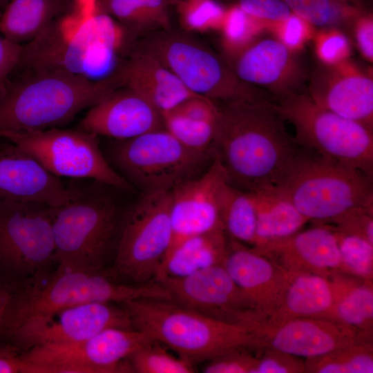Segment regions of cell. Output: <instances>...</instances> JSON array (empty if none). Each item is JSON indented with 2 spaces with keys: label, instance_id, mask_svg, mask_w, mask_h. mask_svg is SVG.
I'll return each instance as SVG.
<instances>
[{
  "label": "cell",
  "instance_id": "6da1fadb",
  "mask_svg": "<svg viewBox=\"0 0 373 373\" xmlns=\"http://www.w3.org/2000/svg\"><path fill=\"white\" fill-rule=\"evenodd\" d=\"M136 40L99 0H75L70 11L22 45L11 75L60 71L117 84V71Z\"/></svg>",
  "mask_w": 373,
  "mask_h": 373
},
{
  "label": "cell",
  "instance_id": "7a4b0ae2",
  "mask_svg": "<svg viewBox=\"0 0 373 373\" xmlns=\"http://www.w3.org/2000/svg\"><path fill=\"white\" fill-rule=\"evenodd\" d=\"M217 106L214 157L229 183L247 191L276 186L300 146L288 133L285 120L270 98L241 99Z\"/></svg>",
  "mask_w": 373,
  "mask_h": 373
},
{
  "label": "cell",
  "instance_id": "3957f363",
  "mask_svg": "<svg viewBox=\"0 0 373 373\" xmlns=\"http://www.w3.org/2000/svg\"><path fill=\"white\" fill-rule=\"evenodd\" d=\"M123 305L133 328L193 365L236 349L264 347L262 327L213 318L175 301L140 298Z\"/></svg>",
  "mask_w": 373,
  "mask_h": 373
},
{
  "label": "cell",
  "instance_id": "277c9868",
  "mask_svg": "<svg viewBox=\"0 0 373 373\" xmlns=\"http://www.w3.org/2000/svg\"><path fill=\"white\" fill-rule=\"evenodd\" d=\"M117 88L113 82L66 72L16 74L0 94V132L57 128Z\"/></svg>",
  "mask_w": 373,
  "mask_h": 373
},
{
  "label": "cell",
  "instance_id": "5b68a950",
  "mask_svg": "<svg viewBox=\"0 0 373 373\" xmlns=\"http://www.w3.org/2000/svg\"><path fill=\"white\" fill-rule=\"evenodd\" d=\"M373 175L300 146L276 186L309 221L319 224L356 207L373 205Z\"/></svg>",
  "mask_w": 373,
  "mask_h": 373
},
{
  "label": "cell",
  "instance_id": "8992f818",
  "mask_svg": "<svg viewBox=\"0 0 373 373\" xmlns=\"http://www.w3.org/2000/svg\"><path fill=\"white\" fill-rule=\"evenodd\" d=\"M32 283L14 289L2 324L24 317L90 302L124 303L134 299L173 300L160 283L143 285L119 282L102 270H85L58 265L51 275L34 276ZM1 324V325H2Z\"/></svg>",
  "mask_w": 373,
  "mask_h": 373
},
{
  "label": "cell",
  "instance_id": "52a82bcc",
  "mask_svg": "<svg viewBox=\"0 0 373 373\" xmlns=\"http://www.w3.org/2000/svg\"><path fill=\"white\" fill-rule=\"evenodd\" d=\"M135 47L158 59L193 94L216 103L267 97L265 92L240 81L220 54L184 30L149 33Z\"/></svg>",
  "mask_w": 373,
  "mask_h": 373
},
{
  "label": "cell",
  "instance_id": "ba28073f",
  "mask_svg": "<svg viewBox=\"0 0 373 373\" xmlns=\"http://www.w3.org/2000/svg\"><path fill=\"white\" fill-rule=\"evenodd\" d=\"M305 148L373 175V129L317 104L307 91L270 98Z\"/></svg>",
  "mask_w": 373,
  "mask_h": 373
},
{
  "label": "cell",
  "instance_id": "9c48e42d",
  "mask_svg": "<svg viewBox=\"0 0 373 373\" xmlns=\"http://www.w3.org/2000/svg\"><path fill=\"white\" fill-rule=\"evenodd\" d=\"M117 225L111 198L75 188L69 201L53 208V261L64 267L102 270Z\"/></svg>",
  "mask_w": 373,
  "mask_h": 373
},
{
  "label": "cell",
  "instance_id": "30bf717a",
  "mask_svg": "<svg viewBox=\"0 0 373 373\" xmlns=\"http://www.w3.org/2000/svg\"><path fill=\"white\" fill-rule=\"evenodd\" d=\"M117 142L113 160L142 193L169 191L203 172L214 159L185 146L164 128Z\"/></svg>",
  "mask_w": 373,
  "mask_h": 373
},
{
  "label": "cell",
  "instance_id": "8fae6325",
  "mask_svg": "<svg viewBox=\"0 0 373 373\" xmlns=\"http://www.w3.org/2000/svg\"><path fill=\"white\" fill-rule=\"evenodd\" d=\"M171 239L170 191L142 193L126 216L110 274L134 285L155 281Z\"/></svg>",
  "mask_w": 373,
  "mask_h": 373
},
{
  "label": "cell",
  "instance_id": "7c38bea8",
  "mask_svg": "<svg viewBox=\"0 0 373 373\" xmlns=\"http://www.w3.org/2000/svg\"><path fill=\"white\" fill-rule=\"evenodd\" d=\"M8 140L57 177L91 179L122 190L131 184L104 157L98 136L77 129L58 127L31 131H1Z\"/></svg>",
  "mask_w": 373,
  "mask_h": 373
},
{
  "label": "cell",
  "instance_id": "4fadbf2b",
  "mask_svg": "<svg viewBox=\"0 0 373 373\" xmlns=\"http://www.w3.org/2000/svg\"><path fill=\"white\" fill-rule=\"evenodd\" d=\"M153 341L135 328L109 327L78 342L32 347L23 358L30 373L133 372L128 358Z\"/></svg>",
  "mask_w": 373,
  "mask_h": 373
},
{
  "label": "cell",
  "instance_id": "5bb4252c",
  "mask_svg": "<svg viewBox=\"0 0 373 373\" xmlns=\"http://www.w3.org/2000/svg\"><path fill=\"white\" fill-rule=\"evenodd\" d=\"M109 327L133 328L130 315L113 303L90 302L30 315L3 323L0 334L26 350L72 343Z\"/></svg>",
  "mask_w": 373,
  "mask_h": 373
},
{
  "label": "cell",
  "instance_id": "9a60e30c",
  "mask_svg": "<svg viewBox=\"0 0 373 373\" xmlns=\"http://www.w3.org/2000/svg\"><path fill=\"white\" fill-rule=\"evenodd\" d=\"M53 208L40 202L0 200V269L36 276L53 261Z\"/></svg>",
  "mask_w": 373,
  "mask_h": 373
},
{
  "label": "cell",
  "instance_id": "2e32d148",
  "mask_svg": "<svg viewBox=\"0 0 373 373\" xmlns=\"http://www.w3.org/2000/svg\"><path fill=\"white\" fill-rule=\"evenodd\" d=\"M160 283L173 301L218 320L260 327L256 308L231 278L223 265L211 266L183 277L165 276Z\"/></svg>",
  "mask_w": 373,
  "mask_h": 373
},
{
  "label": "cell",
  "instance_id": "e0dca14e",
  "mask_svg": "<svg viewBox=\"0 0 373 373\" xmlns=\"http://www.w3.org/2000/svg\"><path fill=\"white\" fill-rule=\"evenodd\" d=\"M229 183L225 169L214 157L203 172L170 191L172 239L164 259L178 245L191 237L224 230L222 202Z\"/></svg>",
  "mask_w": 373,
  "mask_h": 373
},
{
  "label": "cell",
  "instance_id": "ac0fdd59",
  "mask_svg": "<svg viewBox=\"0 0 373 373\" xmlns=\"http://www.w3.org/2000/svg\"><path fill=\"white\" fill-rule=\"evenodd\" d=\"M225 59L240 81L267 93L271 98L303 90L308 79L296 51L277 37H255Z\"/></svg>",
  "mask_w": 373,
  "mask_h": 373
},
{
  "label": "cell",
  "instance_id": "d6986e66",
  "mask_svg": "<svg viewBox=\"0 0 373 373\" xmlns=\"http://www.w3.org/2000/svg\"><path fill=\"white\" fill-rule=\"evenodd\" d=\"M308 76L307 93L321 106L373 129L372 75L349 59L320 63Z\"/></svg>",
  "mask_w": 373,
  "mask_h": 373
},
{
  "label": "cell",
  "instance_id": "ffe728a7",
  "mask_svg": "<svg viewBox=\"0 0 373 373\" xmlns=\"http://www.w3.org/2000/svg\"><path fill=\"white\" fill-rule=\"evenodd\" d=\"M223 266L254 304L263 324L280 305L298 274L230 238Z\"/></svg>",
  "mask_w": 373,
  "mask_h": 373
},
{
  "label": "cell",
  "instance_id": "44dd1931",
  "mask_svg": "<svg viewBox=\"0 0 373 373\" xmlns=\"http://www.w3.org/2000/svg\"><path fill=\"white\" fill-rule=\"evenodd\" d=\"M162 114L137 93L119 87L91 106L77 128L115 139L134 138L163 128Z\"/></svg>",
  "mask_w": 373,
  "mask_h": 373
},
{
  "label": "cell",
  "instance_id": "7402d4cb",
  "mask_svg": "<svg viewBox=\"0 0 373 373\" xmlns=\"http://www.w3.org/2000/svg\"><path fill=\"white\" fill-rule=\"evenodd\" d=\"M74 189L15 144H0V200L36 201L58 207L71 199Z\"/></svg>",
  "mask_w": 373,
  "mask_h": 373
},
{
  "label": "cell",
  "instance_id": "603a6c76",
  "mask_svg": "<svg viewBox=\"0 0 373 373\" xmlns=\"http://www.w3.org/2000/svg\"><path fill=\"white\" fill-rule=\"evenodd\" d=\"M254 250L291 272L326 278L336 271L344 273L336 236L325 224L300 230L286 239Z\"/></svg>",
  "mask_w": 373,
  "mask_h": 373
},
{
  "label": "cell",
  "instance_id": "cb8c5ba5",
  "mask_svg": "<svg viewBox=\"0 0 373 373\" xmlns=\"http://www.w3.org/2000/svg\"><path fill=\"white\" fill-rule=\"evenodd\" d=\"M263 334L264 347L305 358L364 341L356 329L323 318L291 319L275 327L263 328Z\"/></svg>",
  "mask_w": 373,
  "mask_h": 373
},
{
  "label": "cell",
  "instance_id": "d4e9b609",
  "mask_svg": "<svg viewBox=\"0 0 373 373\" xmlns=\"http://www.w3.org/2000/svg\"><path fill=\"white\" fill-rule=\"evenodd\" d=\"M116 80L119 87L137 93L162 115L198 96L189 91L158 59L135 46L119 66Z\"/></svg>",
  "mask_w": 373,
  "mask_h": 373
},
{
  "label": "cell",
  "instance_id": "484cf974",
  "mask_svg": "<svg viewBox=\"0 0 373 373\" xmlns=\"http://www.w3.org/2000/svg\"><path fill=\"white\" fill-rule=\"evenodd\" d=\"M334 299L333 286L329 278L298 273L280 305L263 324V328L275 327L297 318L331 319Z\"/></svg>",
  "mask_w": 373,
  "mask_h": 373
},
{
  "label": "cell",
  "instance_id": "4316f807",
  "mask_svg": "<svg viewBox=\"0 0 373 373\" xmlns=\"http://www.w3.org/2000/svg\"><path fill=\"white\" fill-rule=\"evenodd\" d=\"M256 207V229L251 248L258 250L286 239L303 229L309 220L278 188L253 191Z\"/></svg>",
  "mask_w": 373,
  "mask_h": 373
},
{
  "label": "cell",
  "instance_id": "83f0119b",
  "mask_svg": "<svg viewBox=\"0 0 373 373\" xmlns=\"http://www.w3.org/2000/svg\"><path fill=\"white\" fill-rule=\"evenodd\" d=\"M75 0H10L0 14V35L24 45L70 11Z\"/></svg>",
  "mask_w": 373,
  "mask_h": 373
},
{
  "label": "cell",
  "instance_id": "f1b7e54d",
  "mask_svg": "<svg viewBox=\"0 0 373 373\" xmlns=\"http://www.w3.org/2000/svg\"><path fill=\"white\" fill-rule=\"evenodd\" d=\"M334 289L331 320L356 329L364 341L372 342V281L341 271L328 277Z\"/></svg>",
  "mask_w": 373,
  "mask_h": 373
},
{
  "label": "cell",
  "instance_id": "f546056e",
  "mask_svg": "<svg viewBox=\"0 0 373 373\" xmlns=\"http://www.w3.org/2000/svg\"><path fill=\"white\" fill-rule=\"evenodd\" d=\"M227 237L224 230L219 229L184 240L164 260L155 281L165 276L183 277L223 265L228 249Z\"/></svg>",
  "mask_w": 373,
  "mask_h": 373
},
{
  "label": "cell",
  "instance_id": "4dcf8cb0",
  "mask_svg": "<svg viewBox=\"0 0 373 373\" xmlns=\"http://www.w3.org/2000/svg\"><path fill=\"white\" fill-rule=\"evenodd\" d=\"M101 9L136 39L171 28L173 0H99Z\"/></svg>",
  "mask_w": 373,
  "mask_h": 373
},
{
  "label": "cell",
  "instance_id": "1f68e13d",
  "mask_svg": "<svg viewBox=\"0 0 373 373\" xmlns=\"http://www.w3.org/2000/svg\"><path fill=\"white\" fill-rule=\"evenodd\" d=\"M291 11L312 26L350 30L356 19L370 11L365 0H283Z\"/></svg>",
  "mask_w": 373,
  "mask_h": 373
},
{
  "label": "cell",
  "instance_id": "d6a6232c",
  "mask_svg": "<svg viewBox=\"0 0 373 373\" xmlns=\"http://www.w3.org/2000/svg\"><path fill=\"white\" fill-rule=\"evenodd\" d=\"M222 220L230 239L252 246L256 229L254 192L241 190L229 183L222 198Z\"/></svg>",
  "mask_w": 373,
  "mask_h": 373
},
{
  "label": "cell",
  "instance_id": "836d02e7",
  "mask_svg": "<svg viewBox=\"0 0 373 373\" xmlns=\"http://www.w3.org/2000/svg\"><path fill=\"white\" fill-rule=\"evenodd\" d=\"M308 373H372V342L358 341L352 345L305 361Z\"/></svg>",
  "mask_w": 373,
  "mask_h": 373
},
{
  "label": "cell",
  "instance_id": "e575fe53",
  "mask_svg": "<svg viewBox=\"0 0 373 373\" xmlns=\"http://www.w3.org/2000/svg\"><path fill=\"white\" fill-rule=\"evenodd\" d=\"M162 115L164 128L183 145L214 156L217 122L190 119L172 111Z\"/></svg>",
  "mask_w": 373,
  "mask_h": 373
},
{
  "label": "cell",
  "instance_id": "d590c367",
  "mask_svg": "<svg viewBox=\"0 0 373 373\" xmlns=\"http://www.w3.org/2000/svg\"><path fill=\"white\" fill-rule=\"evenodd\" d=\"M183 30L189 33L219 31L227 6L219 0H173Z\"/></svg>",
  "mask_w": 373,
  "mask_h": 373
},
{
  "label": "cell",
  "instance_id": "8d00e7d4",
  "mask_svg": "<svg viewBox=\"0 0 373 373\" xmlns=\"http://www.w3.org/2000/svg\"><path fill=\"white\" fill-rule=\"evenodd\" d=\"M133 372L191 373L194 365L178 355L171 354L160 343L153 341L128 358Z\"/></svg>",
  "mask_w": 373,
  "mask_h": 373
},
{
  "label": "cell",
  "instance_id": "74e56055",
  "mask_svg": "<svg viewBox=\"0 0 373 373\" xmlns=\"http://www.w3.org/2000/svg\"><path fill=\"white\" fill-rule=\"evenodd\" d=\"M332 230L337 240L343 272L372 281L373 244L363 238Z\"/></svg>",
  "mask_w": 373,
  "mask_h": 373
},
{
  "label": "cell",
  "instance_id": "f35d334b",
  "mask_svg": "<svg viewBox=\"0 0 373 373\" xmlns=\"http://www.w3.org/2000/svg\"><path fill=\"white\" fill-rule=\"evenodd\" d=\"M261 23L248 16L237 4L227 6L219 32L228 57L246 46L256 36ZM224 57V58H226Z\"/></svg>",
  "mask_w": 373,
  "mask_h": 373
},
{
  "label": "cell",
  "instance_id": "ab89813d",
  "mask_svg": "<svg viewBox=\"0 0 373 373\" xmlns=\"http://www.w3.org/2000/svg\"><path fill=\"white\" fill-rule=\"evenodd\" d=\"M314 37V48L320 63L332 65L349 59L350 41L343 30L325 28Z\"/></svg>",
  "mask_w": 373,
  "mask_h": 373
},
{
  "label": "cell",
  "instance_id": "60d3db41",
  "mask_svg": "<svg viewBox=\"0 0 373 373\" xmlns=\"http://www.w3.org/2000/svg\"><path fill=\"white\" fill-rule=\"evenodd\" d=\"M326 222L332 224L333 227H329L334 230L363 238L373 244V205L352 208Z\"/></svg>",
  "mask_w": 373,
  "mask_h": 373
},
{
  "label": "cell",
  "instance_id": "b9f144b4",
  "mask_svg": "<svg viewBox=\"0 0 373 373\" xmlns=\"http://www.w3.org/2000/svg\"><path fill=\"white\" fill-rule=\"evenodd\" d=\"M248 348L231 350L212 358L202 368L205 373H255L258 356Z\"/></svg>",
  "mask_w": 373,
  "mask_h": 373
},
{
  "label": "cell",
  "instance_id": "7bdbcfd3",
  "mask_svg": "<svg viewBox=\"0 0 373 373\" xmlns=\"http://www.w3.org/2000/svg\"><path fill=\"white\" fill-rule=\"evenodd\" d=\"M248 16L261 24L273 26L283 22L292 13L283 0H233Z\"/></svg>",
  "mask_w": 373,
  "mask_h": 373
},
{
  "label": "cell",
  "instance_id": "ee69618b",
  "mask_svg": "<svg viewBox=\"0 0 373 373\" xmlns=\"http://www.w3.org/2000/svg\"><path fill=\"white\" fill-rule=\"evenodd\" d=\"M258 357L255 373L305 372V361L276 349L265 347Z\"/></svg>",
  "mask_w": 373,
  "mask_h": 373
},
{
  "label": "cell",
  "instance_id": "f6af8a7d",
  "mask_svg": "<svg viewBox=\"0 0 373 373\" xmlns=\"http://www.w3.org/2000/svg\"><path fill=\"white\" fill-rule=\"evenodd\" d=\"M274 27L278 30L277 37L287 47L296 52L311 36L312 26L293 12Z\"/></svg>",
  "mask_w": 373,
  "mask_h": 373
},
{
  "label": "cell",
  "instance_id": "bcb514c9",
  "mask_svg": "<svg viewBox=\"0 0 373 373\" xmlns=\"http://www.w3.org/2000/svg\"><path fill=\"white\" fill-rule=\"evenodd\" d=\"M171 111L190 119L209 122H216L218 118L217 103L201 96L186 99Z\"/></svg>",
  "mask_w": 373,
  "mask_h": 373
},
{
  "label": "cell",
  "instance_id": "7dc6e473",
  "mask_svg": "<svg viewBox=\"0 0 373 373\" xmlns=\"http://www.w3.org/2000/svg\"><path fill=\"white\" fill-rule=\"evenodd\" d=\"M354 39L363 58L369 62L373 61V15L367 11L358 17L352 24Z\"/></svg>",
  "mask_w": 373,
  "mask_h": 373
},
{
  "label": "cell",
  "instance_id": "c3c4849f",
  "mask_svg": "<svg viewBox=\"0 0 373 373\" xmlns=\"http://www.w3.org/2000/svg\"><path fill=\"white\" fill-rule=\"evenodd\" d=\"M22 46L0 35V82H6L19 61Z\"/></svg>",
  "mask_w": 373,
  "mask_h": 373
},
{
  "label": "cell",
  "instance_id": "681fc988",
  "mask_svg": "<svg viewBox=\"0 0 373 373\" xmlns=\"http://www.w3.org/2000/svg\"><path fill=\"white\" fill-rule=\"evenodd\" d=\"M29 365L19 347L9 344L0 345V373H28Z\"/></svg>",
  "mask_w": 373,
  "mask_h": 373
},
{
  "label": "cell",
  "instance_id": "f907efd6",
  "mask_svg": "<svg viewBox=\"0 0 373 373\" xmlns=\"http://www.w3.org/2000/svg\"><path fill=\"white\" fill-rule=\"evenodd\" d=\"M13 288L0 282V328L12 298Z\"/></svg>",
  "mask_w": 373,
  "mask_h": 373
},
{
  "label": "cell",
  "instance_id": "816d5d0a",
  "mask_svg": "<svg viewBox=\"0 0 373 373\" xmlns=\"http://www.w3.org/2000/svg\"><path fill=\"white\" fill-rule=\"evenodd\" d=\"M10 0H0V14L8 4Z\"/></svg>",
  "mask_w": 373,
  "mask_h": 373
},
{
  "label": "cell",
  "instance_id": "f5cc1de1",
  "mask_svg": "<svg viewBox=\"0 0 373 373\" xmlns=\"http://www.w3.org/2000/svg\"><path fill=\"white\" fill-rule=\"evenodd\" d=\"M5 82H0V94L2 92L3 88H4Z\"/></svg>",
  "mask_w": 373,
  "mask_h": 373
},
{
  "label": "cell",
  "instance_id": "db71d44e",
  "mask_svg": "<svg viewBox=\"0 0 373 373\" xmlns=\"http://www.w3.org/2000/svg\"><path fill=\"white\" fill-rule=\"evenodd\" d=\"M225 1H227L228 2H229V4H230L232 2L233 0H225Z\"/></svg>",
  "mask_w": 373,
  "mask_h": 373
},
{
  "label": "cell",
  "instance_id": "11a10c76",
  "mask_svg": "<svg viewBox=\"0 0 373 373\" xmlns=\"http://www.w3.org/2000/svg\"><path fill=\"white\" fill-rule=\"evenodd\" d=\"M365 1H370V0H365Z\"/></svg>",
  "mask_w": 373,
  "mask_h": 373
},
{
  "label": "cell",
  "instance_id": "9f6ffc18",
  "mask_svg": "<svg viewBox=\"0 0 373 373\" xmlns=\"http://www.w3.org/2000/svg\"></svg>",
  "mask_w": 373,
  "mask_h": 373
}]
</instances>
